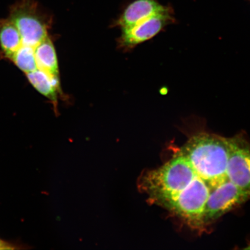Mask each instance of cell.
<instances>
[{"label": "cell", "instance_id": "obj_6", "mask_svg": "<svg viewBox=\"0 0 250 250\" xmlns=\"http://www.w3.org/2000/svg\"><path fill=\"white\" fill-rule=\"evenodd\" d=\"M228 139V179L234 186L250 194V144L241 135Z\"/></svg>", "mask_w": 250, "mask_h": 250}, {"label": "cell", "instance_id": "obj_3", "mask_svg": "<svg viewBox=\"0 0 250 250\" xmlns=\"http://www.w3.org/2000/svg\"><path fill=\"white\" fill-rule=\"evenodd\" d=\"M177 153L162 167L146 172L141 177V189L155 204L160 205L167 199L177 195L198 176L188 159Z\"/></svg>", "mask_w": 250, "mask_h": 250}, {"label": "cell", "instance_id": "obj_4", "mask_svg": "<svg viewBox=\"0 0 250 250\" xmlns=\"http://www.w3.org/2000/svg\"><path fill=\"white\" fill-rule=\"evenodd\" d=\"M211 192L210 188L199 175L185 189L159 206L179 216L190 227H205L203 212Z\"/></svg>", "mask_w": 250, "mask_h": 250}, {"label": "cell", "instance_id": "obj_7", "mask_svg": "<svg viewBox=\"0 0 250 250\" xmlns=\"http://www.w3.org/2000/svg\"><path fill=\"white\" fill-rule=\"evenodd\" d=\"M171 20L169 10L152 15L133 26L122 30L119 43L123 48H133L157 35Z\"/></svg>", "mask_w": 250, "mask_h": 250}, {"label": "cell", "instance_id": "obj_8", "mask_svg": "<svg viewBox=\"0 0 250 250\" xmlns=\"http://www.w3.org/2000/svg\"><path fill=\"white\" fill-rule=\"evenodd\" d=\"M155 0H135L127 6L116 21L121 30L134 26L145 19L168 11Z\"/></svg>", "mask_w": 250, "mask_h": 250}, {"label": "cell", "instance_id": "obj_9", "mask_svg": "<svg viewBox=\"0 0 250 250\" xmlns=\"http://www.w3.org/2000/svg\"><path fill=\"white\" fill-rule=\"evenodd\" d=\"M14 249L13 247L0 239V250H13Z\"/></svg>", "mask_w": 250, "mask_h": 250}, {"label": "cell", "instance_id": "obj_10", "mask_svg": "<svg viewBox=\"0 0 250 250\" xmlns=\"http://www.w3.org/2000/svg\"><path fill=\"white\" fill-rule=\"evenodd\" d=\"M245 249H246V250H250V244L248 246V247H247V248H246Z\"/></svg>", "mask_w": 250, "mask_h": 250}, {"label": "cell", "instance_id": "obj_1", "mask_svg": "<svg viewBox=\"0 0 250 250\" xmlns=\"http://www.w3.org/2000/svg\"><path fill=\"white\" fill-rule=\"evenodd\" d=\"M51 16L35 0H19L0 19V59L14 64L27 80L37 72V47L49 37Z\"/></svg>", "mask_w": 250, "mask_h": 250}, {"label": "cell", "instance_id": "obj_5", "mask_svg": "<svg viewBox=\"0 0 250 250\" xmlns=\"http://www.w3.org/2000/svg\"><path fill=\"white\" fill-rule=\"evenodd\" d=\"M250 199L249 193L229 180L221 184L209 195L203 212L205 226Z\"/></svg>", "mask_w": 250, "mask_h": 250}, {"label": "cell", "instance_id": "obj_2", "mask_svg": "<svg viewBox=\"0 0 250 250\" xmlns=\"http://www.w3.org/2000/svg\"><path fill=\"white\" fill-rule=\"evenodd\" d=\"M193 169L214 190L229 180L227 168L229 158L228 139L205 132L195 134L180 149Z\"/></svg>", "mask_w": 250, "mask_h": 250}]
</instances>
